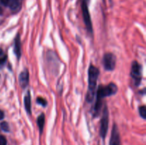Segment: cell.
Segmentation results:
<instances>
[{"label":"cell","instance_id":"1","mask_svg":"<svg viewBox=\"0 0 146 145\" xmlns=\"http://www.w3.org/2000/svg\"><path fill=\"white\" fill-rule=\"evenodd\" d=\"M118 91V88L114 83L111 82L107 86H100L96 93V102L94 107V115L98 116L101 107V100L106 97L111 96L115 94Z\"/></svg>","mask_w":146,"mask_h":145},{"label":"cell","instance_id":"2","mask_svg":"<svg viewBox=\"0 0 146 145\" xmlns=\"http://www.w3.org/2000/svg\"><path fill=\"white\" fill-rule=\"evenodd\" d=\"M99 75V70L94 65H91L88 69V89L87 93V101L92 102L94 98L97 80Z\"/></svg>","mask_w":146,"mask_h":145},{"label":"cell","instance_id":"3","mask_svg":"<svg viewBox=\"0 0 146 145\" xmlns=\"http://www.w3.org/2000/svg\"><path fill=\"white\" fill-rule=\"evenodd\" d=\"M131 77L134 80V83L138 86L142 79V68L137 61H134L131 68Z\"/></svg>","mask_w":146,"mask_h":145},{"label":"cell","instance_id":"4","mask_svg":"<svg viewBox=\"0 0 146 145\" xmlns=\"http://www.w3.org/2000/svg\"><path fill=\"white\" fill-rule=\"evenodd\" d=\"M108 108L105 107L104 109V112H103L102 117L101 119V126H100V136L105 139L106 136L107 132H108Z\"/></svg>","mask_w":146,"mask_h":145},{"label":"cell","instance_id":"5","mask_svg":"<svg viewBox=\"0 0 146 145\" xmlns=\"http://www.w3.org/2000/svg\"><path fill=\"white\" fill-rule=\"evenodd\" d=\"M81 8H82V12H83V18H84V23H85L86 26L87 30L89 33L93 32V28H92V22H91V16H90L89 11H88V4L86 0H84L82 1V4H81Z\"/></svg>","mask_w":146,"mask_h":145},{"label":"cell","instance_id":"6","mask_svg":"<svg viewBox=\"0 0 146 145\" xmlns=\"http://www.w3.org/2000/svg\"><path fill=\"white\" fill-rule=\"evenodd\" d=\"M115 64H116V58L114 54L108 53L104 55V65L106 70L109 71H113L115 68Z\"/></svg>","mask_w":146,"mask_h":145},{"label":"cell","instance_id":"7","mask_svg":"<svg viewBox=\"0 0 146 145\" xmlns=\"http://www.w3.org/2000/svg\"><path fill=\"white\" fill-rule=\"evenodd\" d=\"M109 145H121L119 132H118V127L116 126V125H114L113 127Z\"/></svg>","mask_w":146,"mask_h":145},{"label":"cell","instance_id":"8","mask_svg":"<svg viewBox=\"0 0 146 145\" xmlns=\"http://www.w3.org/2000/svg\"><path fill=\"white\" fill-rule=\"evenodd\" d=\"M19 80V83L21 88H27L29 84V74L28 70H24L20 73Z\"/></svg>","mask_w":146,"mask_h":145},{"label":"cell","instance_id":"9","mask_svg":"<svg viewBox=\"0 0 146 145\" xmlns=\"http://www.w3.org/2000/svg\"><path fill=\"white\" fill-rule=\"evenodd\" d=\"M14 53L17 55V58H19L21 55V39H20L19 34H17L14 39Z\"/></svg>","mask_w":146,"mask_h":145},{"label":"cell","instance_id":"10","mask_svg":"<svg viewBox=\"0 0 146 145\" xmlns=\"http://www.w3.org/2000/svg\"><path fill=\"white\" fill-rule=\"evenodd\" d=\"M8 7H10L13 12H18L21 7V0H9Z\"/></svg>","mask_w":146,"mask_h":145},{"label":"cell","instance_id":"11","mask_svg":"<svg viewBox=\"0 0 146 145\" xmlns=\"http://www.w3.org/2000/svg\"><path fill=\"white\" fill-rule=\"evenodd\" d=\"M31 94H30L29 91H28L27 93L26 94L25 97H24V107H25L26 110L29 114L31 113Z\"/></svg>","mask_w":146,"mask_h":145},{"label":"cell","instance_id":"12","mask_svg":"<svg viewBox=\"0 0 146 145\" xmlns=\"http://www.w3.org/2000/svg\"><path fill=\"white\" fill-rule=\"evenodd\" d=\"M44 123H45V115H44V114H41L37 117V125H38V129H39L40 133H42L43 129H44Z\"/></svg>","mask_w":146,"mask_h":145},{"label":"cell","instance_id":"13","mask_svg":"<svg viewBox=\"0 0 146 145\" xmlns=\"http://www.w3.org/2000/svg\"><path fill=\"white\" fill-rule=\"evenodd\" d=\"M36 102H37V103L39 104V105H41V106H43V107L46 106V105H47L46 100L45 99H44L43 98H41V97H38V98H37Z\"/></svg>","mask_w":146,"mask_h":145},{"label":"cell","instance_id":"14","mask_svg":"<svg viewBox=\"0 0 146 145\" xmlns=\"http://www.w3.org/2000/svg\"><path fill=\"white\" fill-rule=\"evenodd\" d=\"M139 112L140 115L142 117V118L143 119H145L146 118V107L145 106H142L139 108Z\"/></svg>","mask_w":146,"mask_h":145},{"label":"cell","instance_id":"15","mask_svg":"<svg viewBox=\"0 0 146 145\" xmlns=\"http://www.w3.org/2000/svg\"><path fill=\"white\" fill-rule=\"evenodd\" d=\"M1 127L2 129V130L4 131V132H9V125L7 124V122H2L1 124Z\"/></svg>","mask_w":146,"mask_h":145},{"label":"cell","instance_id":"16","mask_svg":"<svg viewBox=\"0 0 146 145\" xmlns=\"http://www.w3.org/2000/svg\"><path fill=\"white\" fill-rule=\"evenodd\" d=\"M0 145H7V139L2 135H0Z\"/></svg>","mask_w":146,"mask_h":145},{"label":"cell","instance_id":"17","mask_svg":"<svg viewBox=\"0 0 146 145\" xmlns=\"http://www.w3.org/2000/svg\"><path fill=\"white\" fill-rule=\"evenodd\" d=\"M7 61V56L0 57V67L4 65V63Z\"/></svg>","mask_w":146,"mask_h":145},{"label":"cell","instance_id":"18","mask_svg":"<svg viewBox=\"0 0 146 145\" xmlns=\"http://www.w3.org/2000/svg\"><path fill=\"white\" fill-rule=\"evenodd\" d=\"M4 112H3L2 110H1V109H0V120H1V119H4Z\"/></svg>","mask_w":146,"mask_h":145},{"label":"cell","instance_id":"19","mask_svg":"<svg viewBox=\"0 0 146 145\" xmlns=\"http://www.w3.org/2000/svg\"><path fill=\"white\" fill-rule=\"evenodd\" d=\"M2 13V7H1V2H0V14Z\"/></svg>","mask_w":146,"mask_h":145},{"label":"cell","instance_id":"20","mask_svg":"<svg viewBox=\"0 0 146 145\" xmlns=\"http://www.w3.org/2000/svg\"><path fill=\"white\" fill-rule=\"evenodd\" d=\"M2 55H3V51L0 48V56H1Z\"/></svg>","mask_w":146,"mask_h":145}]
</instances>
